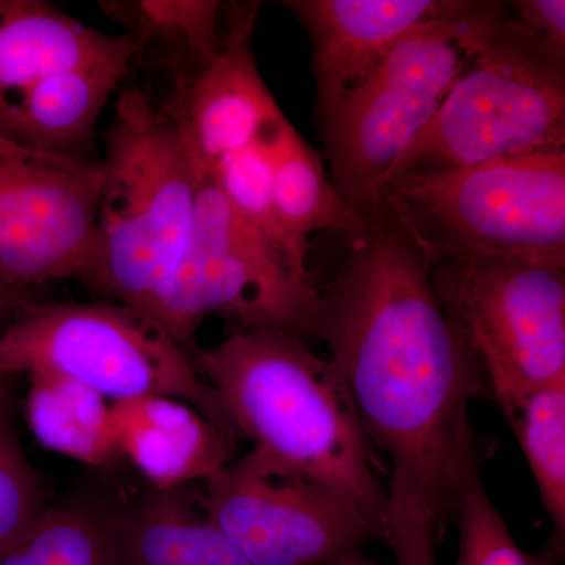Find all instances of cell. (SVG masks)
<instances>
[{
    "label": "cell",
    "mask_w": 565,
    "mask_h": 565,
    "mask_svg": "<svg viewBox=\"0 0 565 565\" xmlns=\"http://www.w3.org/2000/svg\"><path fill=\"white\" fill-rule=\"evenodd\" d=\"M501 20V3L484 2L468 17L416 29L323 126L330 180L364 221L381 215L393 167L434 120Z\"/></svg>",
    "instance_id": "277c9868"
},
{
    "label": "cell",
    "mask_w": 565,
    "mask_h": 565,
    "mask_svg": "<svg viewBox=\"0 0 565 565\" xmlns=\"http://www.w3.org/2000/svg\"><path fill=\"white\" fill-rule=\"evenodd\" d=\"M319 289L233 210L204 178L191 241L163 286L151 318L188 351L207 316L234 329L311 334Z\"/></svg>",
    "instance_id": "9c48e42d"
},
{
    "label": "cell",
    "mask_w": 565,
    "mask_h": 565,
    "mask_svg": "<svg viewBox=\"0 0 565 565\" xmlns=\"http://www.w3.org/2000/svg\"><path fill=\"white\" fill-rule=\"evenodd\" d=\"M32 302L35 299H32L31 292L14 291L0 285V326L6 329Z\"/></svg>",
    "instance_id": "4316f807"
},
{
    "label": "cell",
    "mask_w": 565,
    "mask_h": 565,
    "mask_svg": "<svg viewBox=\"0 0 565 565\" xmlns=\"http://www.w3.org/2000/svg\"><path fill=\"white\" fill-rule=\"evenodd\" d=\"M455 520L459 527L456 565H556L546 553L530 555L516 545L487 493L481 473L465 487Z\"/></svg>",
    "instance_id": "cb8c5ba5"
},
{
    "label": "cell",
    "mask_w": 565,
    "mask_h": 565,
    "mask_svg": "<svg viewBox=\"0 0 565 565\" xmlns=\"http://www.w3.org/2000/svg\"><path fill=\"white\" fill-rule=\"evenodd\" d=\"M111 422L122 459L156 489L207 481L233 462L239 446L192 405L172 397L111 403Z\"/></svg>",
    "instance_id": "9a60e30c"
},
{
    "label": "cell",
    "mask_w": 565,
    "mask_h": 565,
    "mask_svg": "<svg viewBox=\"0 0 565 565\" xmlns=\"http://www.w3.org/2000/svg\"><path fill=\"white\" fill-rule=\"evenodd\" d=\"M505 419L522 446L553 523V545L546 553L559 561L565 537V381L530 394Z\"/></svg>",
    "instance_id": "ffe728a7"
},
{
    "label": "cell",
    "mask_w": 565,
    "mask_h": 565,
    "mask_svg": "<svg viewBox=\"0 0 565 565\" xmlns=\"http://www.w3.org/2000/svg\"><path fill=\"white\" fill-rule=\"evenodd\" d=\"M333 565H381L375 563V561L371 559V557L366 556V553L355 552L351 553V555L344 556L343 559L338 561L337 564Z\"/></svg>",
    "instance_id": "83f0119b"
},
{
    "label": "cell",
    "mask_w": 565,
    "mask_h": 565,
    "mask_svg": "<svg viewBox=\"0 0 565 565\" xmlns=\"http://www.w3.org/2000/svg\"><path fill=\"white\" fill-rule=\"evenodd\" d=\"M102 162L24 147L0 134V285L98 289Z\"/></svg>",
    "instance_id": "30bf717a"
},
{
    "label": "cell",
    "mask_w": 565,
    "mask_h": 565,
    "mask_svg": "<svg viewBox=\"0 0 565 565\" xmlns=\"http://www.w3.org/2000/svg\"><path fill=\"white\" fill-rule=\"evenodd\" d=\"M561 150L565 52L522 22L503 18L434 120L408 145L386 184L407 173Z\"/></svg>",
    "instance_id": "52a82bcc"
},
{
    "label": "cell",
    "mask_w": 565,
    "mask_h": 565,
    "mask_svg": "<svg viewBox=\"0 0 565 565\" xmlns=\"http://www.w3.org/2000/svg\"><path fill=\"white\" fill-rule=\"evenodd\" d=\"M103 526L111 565H253L204 515L195 484L103 498Z\"/></svg>",
    "instance_id": "5bb4252c"
},
{
    "label": "cell",
    "mask_w": 565,
    "mask_h": 565,
    "mask_svg": "<svg viewBox=\"0 0 565 565\" xmlns=\"http://www.w3.org/2000/svg\"><path fill=\"white\" fill-rule=\"evenodd\" d=\"M259 9L258 2L225 7L221 51L182 82L180 98L167 109L181 122L207 173L221 159L253 145L273 147L289 125L253 52Z\"/></svg>",
    "instance_id": "7c38bea8"
},
{
    "label": "cell",
    "mask_w": 565,
    "mask_h": 565,
    "mask_svg": "<svg viewBox=\"0 0 565 565\" xmlns=\"http://www.w3.org/2000/svg\"><path fill=\"white\" fill-rule=\"evenodd\" d=\"M90 565H111L109 557H107L106 550H104V553L102 556L98 557V559L93 561Z\"/></svg>",
    "instance_id": "f546056e"
},
{
    "label": "cell",
    "mask_w": 565,
    "mask_h": 565,
    "mask_svg": "<svg viewBox=\"0 0 565 565\" xmlns=\"http://www.w3.org/2000/svg\"><path fill=\"white\" fill-rule=\"evenodd\" d=\"M319 291L311 334L329 348L370 444L388 460L381 542L437 555L465 487L481 473L470 408L484 374L435 296V263L382 211Z\"/></svg>",
    "instance_id": "6da1fadb"
},
{
    "label": "cell",
    "mask_w": 565,
    "mask_h": 565,
    "mask_svg": "<svg viewBox=\"0 0 565 565\" xmlns=\"http://www.w3.org/2000/svg\"><path fill=\"white\" fill-rule=\"evenodd\" d=\"M475 0H288L313 44L322 128L390 52L429 22L457 20L481 9Z\"/></svg>",
    "instance_id": "4fadbf2b"
},
{
    "label": "cell",
    "mask_w": 565,
    "mask_h": 565,
    "mask_svg": "<svg viewBox=\"0 0 565 565\" xmlns=\"http://www.w3.org/2000/svg\"><path fill=\"white\" fill-rule=\"evenodd\" d=\"M28 377L25 418L43 448L93 468L111 467L122 459L109 401L65 375Z\"/></svg>",
    "instance_id": "d6986e66"
},
{
    "label": "cell",
    "mask_w": 565,
    "mask_h": 565,
    "mask_svg": "<svg viewBox=\"0 0 565 565\" xmlns=\"http://www.w3.org/2000/svg\"><path fill=\"white\" fill-rule=\"evenodd\" d=\"M46 508L40 475L22 449L6 397L0 399V550L21 537Z\"/></svg>",
    "instance_id": "d4e9b609"
},
{
    "label": "cell",
    "mask_w": 565,
    "mask_h": 565,
    "mask_svg": "<svg viewBox=\"0 0 565 565\" xmlns=\"http://www.w3.org/2000/svg\"><path fill=\"white\" fill-rule=\"evenodd\" d=\"M275 215L292 266L310 275V236L319 230L343 233L349 241L366 234L370 223L344 202L318 152L289 122L273 150Z\"/></svg>",
    "instance_id": "ac0fdd59"
},
{
    "label": "cell",
    "mask_w": 565,
    "mask_h": 565,
    "mask_svg": "<svg viewBox=\"0 0 565 565\" xmlns=\"http://www.w3.org/2000/svg\"><path fill=\"white\" fill-rule=\"evenodd\" d=\"M131 39L106 35L43 0H0V111L52 74L109 57Z\"/></svg>",
    "instance_id": "e0dca14e"
},
{
    "label": "cell",
    "mask_w": 565,
    "mask_h": 565,
    "mask_svg": "<svg viewBox=\"0 0 565 565\" xmlns=\"http://www.w3.org/2000/svg\"><path fill=\"white\" fill-rule=\"evenodd\" d=\"M435 264L459 256L565 264V150L403 174L384 204Z\"/></svg>",
    "instance_id": "5b68a950"
},
{
    "label": "cell",
    "mask_w": 565,
    "mask_h": 565,
    "mask_svg": "<svg viewBox=\"0 0 565 565\" xmlns=\"http://www.w3.org/2000/svg\"><path fill=\"white\" fill-rule=\"evenodd\" d=\"M141 44L132 33L131 41L109 57L52 74L33 85L0 111V134L33 150L82 156Z\"/></svg>",
    "instance_id": "2e32d148"
},
{
    "label": "cell",
    "mask_w": 565,
    "mask_h": 565,
    "mask_svg": "<svg viewBox=\"0 0 565 565\" xmlns=\"http://www.w3.org/2000/svg\"><path fill=\"white\" fill-rule=\"evenodd\" d=\"M514 6L519 13L516 21L557 51L565 52L564 0H519Z\"/></svg>",
    "instance_id": "484cf974"
},
{
    "label": "cell",
    "mask_w": 565,
    "mask_h": 565,
    "mask_svg": "<svg viewBox=\"0 0 565 565\" xmlns=\"http://www.w3.org/2000/svg\"><path fill=\"white\" fill-rule=\"evenodd\" d=\"M273 147L253 145L226 156L211 167L207 177L221 189L233 210L291 264L282 239L273 195ZM296 273L299 270L292 266ZM300 274V273H299ZM303 275V274H300ZM311 277V275H305Z\"/></svg>",
    "instance_id": "603a6c76"
},
{
    "label": "cell",
    "mask_w": 565,
    "mask_h": 565,
    "mask_svg": "<svg viewBox=\"0 0 565 565\" xmlns=\"http://www.w3.org/2000/svg\"><path fill=\"white\" fill-rule=\"evenodd\" d=\"M104 550L103 498H68L0 550V565H90Z\"/></svg>",
    "instance_id": "44dd1931"
},
{
    "label": "cell",
    "mask_w": 565,
    "mask_h": 565,
    "mask_svg": "<svg viewBox=\"0 0 565 565\" xmlns=\"http://www.w3.org/2000/svg\"><path fill=\"white\" fill-rule=\"evenodd\" d=\"M111 6L106 9L128 22L141 43L150 36L177 41L199 63L200 70L221 51L223 7L214 0H141Z\"/></svg>",
    "instance_id": "7402d4cb"
},
{
    "label": "cell",
    "mask_w": 565,
    "mask_h": 565,
    "mask_svg": "<svg viewBox=\"0 0 565 565\" xmlns=\"http://www.w3.org/2000/svg\"><path fill=\"white\" fill-rule=\"evenodd\" d=\"M195 489L253 565H333L379 541L349 501L256 448Z\"/></svg>",
    "instance_id": "8fae6325"
},
{
    "label": "cell",
    "mask_w": 565,
    "mask_h": 565,
    "mask_svg": "<svg viewBox=\"0 0 565 565\" xmlns=\"http://www.w3.org/2000/svg\"><path fill=\"white\" fill-rule=\"evenodd\" d=\"M7 381H9V377H7V375L0 374V399H6V397H10Z\"/></svg>",
    "instance_id": "f1b7e54d"
},
{
    "label": "cell",
    "mask_w": 565,
    "mask_h": 565,
    "mask_svg": "<svg viewBox=\"0 0 565 565\" xmlns=\"http://www.w3.org/2000/svg\"><path fill=\"white\" fill-rule=\"evenodd\" d=\"M191 360L221 394L239 437L340 494L381 541L386 490L332 360L316 355L294 334L241 329L217 345L196 349Z\"/></svg>",
    "instance_id": "7a4b0ae2"
},
{
    "label": "cell",
    "mask_w": 565,
    "mask_h": 565,
    "mask_svg": "<svg viewBox=\"0 0 565 565\" xmlns=\"http://www.w3.org/2000/svg\"><path fill=\"white\" fill-rule=\"evenodd\" d=\"M102 172L98 291L151 316L191 241L206 167L181 122L134 87L118 99Z\"/></svg>",
    "instance_id": "3957f363"
},
{
    "label": "cell",
    "mask_w": 565,
    "mask_h": 565,
    "mask_svg": "<svg viewBox=\"0 0 565 565\" xmlns=\"http://www.w3.org/2000/svg\"><path fill=\"white\" fill-rule=\"evenodd\" d=\"M54 373L109 403L166 396L239 441L221 394L150 315L121 303L32 302L0 333V374Z\"/></svg>",
    "instance_id": "8992f818"
},
{
    "label": "cell",
    "mask_w": 565,
    "mask_h": 565,
    "mask_svg": "<svg viewBox=\"0 0 565 565\" xmlns=\"http://www.w3.org/2000/svg\"><path fill=\"white\" fill-rule=\"evenodd\" d=\"M430 281L505 418L565 381V264L459 256L435 264Z\"/></svg>",
    "instance_id": "ba28073f"
}]
</instances>
